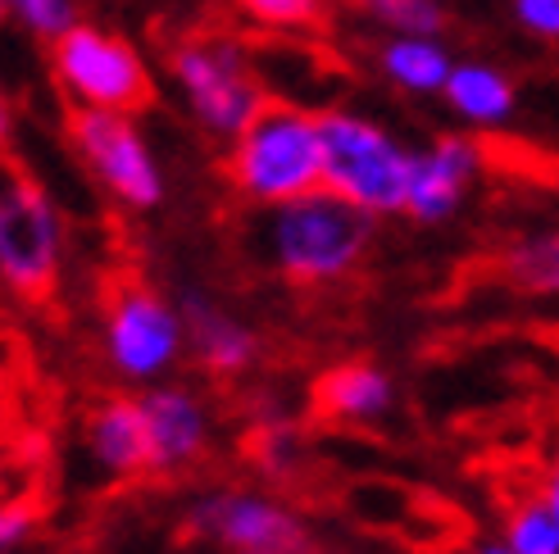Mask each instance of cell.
<instances>
[{"label": "cell", "mask_w": 559, "mask_h": 554, "mask_svg": "<svg viewBox=\"0 0 559 554\" xmlns=\"http://www.w3.org/2000/svg\"><path fill=\"white\" fill-rule=\"evenodd\" d=\"M369 245H373V214L355 209L328 186L287 205H269L255 224L260 264L305 287L342 282L369 255Z\"/></svg>", "instance_id": "cell-1"}, {"label": "cell", "mask_w": 559, "mask_h": 554, "mask_svg": "<svg viewBox=\"0 0 559 554\" xmlns=\"http://www.w3.org/2000/svg\"><path fill=\"white\" fill-rule=\"evenodd\" d=\"M233 186L250 205H287L323 186V123L300 105L269 100L228 155Z\"/></svg>", "instance_id": "cell-2"}, {"label": "cell", "mask_w": 559, "mask_h": 554, "mask_svg": "<svg viewBox=\"0 0 559 554\" xmlns=\"http://www.w3.org/2000/svg\"><path fill=\"white\" fill-rule=\"evenodd\" d=\"M319 123H323V186L373 218L405 214L414 150L401 136L365 115H350V109L319 115Z\"/></svg>", "instance_id": "cell-3"}, {"label": "cell", "mask_w": 559, "mask_h": 554, "mask_svg": "<svg viewBox=\"0 0 559 554\" xmlns=\"http://www.w3.org/2000/svg\"><path fill=\"white\" fill-rule=\"evenodd\" d=\"M169 73L191 109V119L201 132L218 136V142H237L246 123L269 105L255 64L237 37L228 33H201L174 46Z\"/></svg>", "instance_id": "cell-4"}, {"label": "cell", "mask_w": 559, "mask_h": 554, "mask_svg": "<svg viewBox=\"0 0 559 554\" xmlns=\"http://www.w3.org/2000/svg\"><path fill=\"white\" fill-rule=\"evenodd\" d=\"M64 264V218L46 186L19 169H0V282L41 300L60 282Z\"/></svg>", "instance_id": "cell-5"}, {"label": "cell", "mask_w": 559, "mask_h": 554, "mask_svg": "<svg viewBox=\"0 0 559 554\" xmlns=\"http://www.w3.org/2000/svg\"><path fill=\"white\" fill-rule=\"evenodd\" d=\"M55 82L64 87L73 109H119L132 115L151 100V73L119 33L96 23H73L60 41H50Z\"/></svg>", "instance_id": "cell-6"}, {"label": "cell", "mask_w": 559, "mask_h": 554, "mask_svg": "<svg viewBox=\"0 0 559 554\" xmlns=\"http://www.w3.org/2000/svg\"><path fill=\"white\" fill-rule=\"evenodd\" d=\"M100 346L123 382L155 386L187 350L182 304H169L151 287H119L105 304Z\"/></svg>", "instance_id": "cell-7"}, {"label": "cell", "mask_w": 559, "mask_h": 554, "mask_svg": "<svg viewBox=\"0 0 559 554\" xmlns=\"http://www.w3.org/2000/svg\"><path fill=\"white\" fill-rule=\"evenodd\" d=\"M69 142L92 178L128 209H155L164 201V169L146 132L119 109H73Z\"/></svg>", "instance_id": "cell-8"}, {"label": "cell", "mask_w": 559, "mask_h": 554, "mask_svg": "<svg viewBox=\"0 0 559 554\" xmlns=\"http://www.w3.org/2000/svg\"><path fill=\"white\" fill-rule=\"evenodd\" d=\"M187 528L218 550H260V554H296L305 550L300 514L269 491L214 486L187 505Z\"/></svg>", "instance_id": "cell-9"}, {"label": "cell", "mask_w": 559, "mask_h": 554, "mask_svg": "<svg viewBox=\"0 0 559 554\" xmlns=\"http://www.w3.org/2000/svg\"><path fill=\"white\" fill-rule=\"evenodd\" d=\"M142 419L151 441V473H182L210 450V409L191 386H146Z\"/></svg>", "instance_id": "cell-10"}, {"label": "cell", "mask_w": 559, "mask_h": 554, "mask_svg": "<svg viewBox=\"0 0 559 554\" xmlns=\"http://www.w3.org/2000/svg\"><path fill=\"white\" fill-rule=\"evenodd\" d=\"M483 169V146L473 136H437L428 150H414V178L405 214L414 224H445L468 196L473 178Z\"/></svg>", "instance_id": "cell-11"}, {"label": "cell", "mask_w": 559, "mask_h": 554, "mask_svg": "<svg viewBox=\"0 0 559 554\" xmlns=\"http://www.w3.org/2000/svg\"><path fill=\"white\" fill-rule=\"evenodd\" d=\"M82 446H87V459L105 478L151 473V441H146L142 400H132V396L100 400L87 413V423H82Z\"/></svg>", "instance_id": "cell-12"}, {"label": "cell", "mask_w": 559, "mask_h": 554, "mask_svg": "<svg viewBox=\"0 0 559 554\" xmlns=\"http://www.w3.org/2000/svg\"><path fill=\"white\" fill-rule=\"evenodd\" d=\"M182 318H187V341L195 359L214 377H237L260 359V337L250 332V323H241L233 310H223L205 291H187Z\"/></svg>", "instance_id": "cell-13"}, {"label": "cell", "mask_w": 559, "mask_h": 554, "mask_svg": "<svg viewBox=\"0 0 559 554\" xmlns=\"http://www.w3.org/2000/svg\"><path fill=\"white\" fill-rule=\"evenodd\" d=\"M314 405H319L323 419L365 427V423H378L391 413V405H396V382H391L386 369L355 359V364H337L319 377Z\"/></svg>", "instance_id": "cell-14"}, {"label": "cell", "mask_w": 559, "mask_h": 554, "mask_svg": "<svg viewBox=\"0 0 559 554\" xmlns=\"http://www.w3.org/2000/svg\"><path fill=\"white\" fill-rule=\"evenodd\" d=\"M441 96L468 128H500L514 115V82L491 64H455Z\"/></svg>", "instance_id": "cell-15"}, {"label": "cell", "mask_w": 559, "mask_h": 554, "mask_svg": "<svg viewBox=\"0 0 559 554\" xmlns=\"http://www.w3.org/2000/svg\"><path fill=\"white\" fill-rule=\"evenodd\" d=\"M378 69L391 87H401L409 96H441L455 60L445 55V46L437 37L391 33V41H382V50H378Z\"/></svg>", "instance_id": "cell-16"}, {"label": "cell", "mask_w": 559, "mask_h": 554, "mask_svg": "<svg viewBox=\"0 0 559 554\" xmlns=\"http://www.w3.org/2000/svg\"><path fill=\"white\" fill-rule=\"evenodd\" d=\"M506 268L514 277V287L533 291V296H559V232L519 241L506 255Z\"/></svg>", "instance_id": "cell-17"}, {"label": "cell", "mask_w": 559, "mask_h": 554, "mask_svg": "<svg viewBox=\"0 0 559 554\" xmlns=\"http://www.w3.org/2000/svg\"><path fill=\"white\" fill-rule=\"evenodd\" d=\"M359 10L365 19L382 23L386 33H409V37H437L445 27V10L437 0H342Z\"/></svg>", "instance_id": "cell-18"}, {"label": "cell", "mask_w": 559, "mask_h": 554, "mask_svg": "<svg viewBox=\"0 0 559 554\" xmlns=\"http://www.w3.org/2000/svg\"><path fill=\"white\" fill-rule=\"evenodd\" d=\"M506 541L519 554H559V518L550 514V505L542 501H523L510 509L506 518Z\"/></svg>", "instance_id": "cell-19"}, {"label": "cell", "mask_w": 559, "mask_h": 554, "mask_svg": "<svg viewBox=\"0 0 559 554\" xmlns=\"http://www.w3.org/2000/svg\"><path fill=\"white\" fill-rule=\"evenodd\" d=\"M10 5V19L23 23L33 37H46V41H60L78 19V0H5Z\"/></svg>", "instance_id": "cell-20"}, {"label": "cell", "mask_w": 559, "mask_h": 554, "mask_svg": "<svg viewBox=\"0 0 559 554\" xmlns=\"http://www.w3.org/2000/svg\"><path fill=\"white\" fill-rule=\"evenodd\" d=\"M241 10L260 27H310L323 14V0H241Z\"/></svg>", "instance_id": "cell-21"}, {"label": "cell", "mask_w": 559, "mask_h": 554, "mask_svg": "<svg viewBox=\"0 0 559 554\" xmlns=\"http://www.w3.org/2000/svg\"><path fill=\"white\" fill-rule=\"evenodd\" d=\"M260 459L273 468V473H287L300 459V441H296V427L292 423H264L260 432Z\"/></svg>", "instance_id": "cell-22"}, {"label": "cell", "mask_w": 559, "mask_h": 554, "mask_svg": "<svg viewBox=\"0 0 559 554\" xmlns=\"http://www.w3.org/2000/svg\"><path fill=\"white\" fill-rule=\"evenodd\" d=\"M33 532H37V505H27V501L0 505V554L27 545Z\"/></svg>", "instance_id": "cell-23"}, {"label": "cell", "mask_w": 559, "mask_h": 554, "mask_svg": "<svg viewBox=\"0 0 559 554\" xmlns=\"http://www.w3.org/2000/svg\"><path fill=\"white\" fill-rule=\"evenodd\" d=\"M514 19L542 41H559V0H514Z\"/></svg>", "instance_id": "cell-24"}, {"label": "cell", "mask_w": 559, "mask_h": 554, "mask_svg": "<svg viewBox=\"0 0 559 554\" xmlns=\"http://www.w3.org/2000/svg\"><path fill=\"white\" fill-rule=\"evenodd\" d=\"M542 501H546V505H550V514L559 518V459H555L550 478H546V486H542Z\"/></svg>", "instance_id": "cell-25"}, {"label": "cell", "mask_w": 559, "mask_h": 554, "mask_svg": "<svg viewBox=\"0 0 559 554\" xmlns=\"http://www.w3.org/2000/svg\"><path fill=\"white\" fill-rule=\"evenodd\" d=\"M473 554H519V550H514L510 541H487V545H478Z\"/></svg>", "instance_id": "cell-26"}, {"label": "cell", "mask_w": 559, "mask_h": 554, "mask_svg": "<svg viewBox=\"0 0 559 554\" xmlns=\"http://www.w3.org/2000/svg\"><path fill=\"white\" fill-rule=\"evenodd\" d=\"M10 142V105H5V96H0V146Z\"/></svg>", "instance_id": "cell-27"}, {"label": "cell", "mask_w": 559, "mask_h": 554, "mask_svg": "<svg viewBox=\"0 0 559 554\" xmlns=\"http://www.w3.org/2000/svg\"><path fill=\"white\" fill-rule=\"evenodd\" d=\"M10 14V5H5V0H0V19H5Z\"/></svg>", "instance_id": "cell-28"}, {"label": "cell", "mask_w": 559, "mask_h": 554, "mask_svg": "<svg viewBox=\"0 0 559 554\" xmlns=\"http://www.w3.org/2000/svg\"><path fill=\"white\" fill-rule=\"evenodd\" d=\"M228 554H260V550H228Z\"/></svg>", "instance_id": "cell-29"}, {"label": "cell", "mask_w": 559, "mask_h": 554, "mask_svg": "<svg viewBox=\"0 0 559 554\" xmlns=\"http://www.w3.org/2000/svg\"><path fill=\"white\" fill-rule=\"evenodd\" d=\"M0 486H5V468H0Z\"/></svg>", "instance_id": "cell-30"}, {"label": "cell", "mask_w": 559, "mask_h": 554, "mask_svg": "<svg viewBox=\"0 0 559 554\" xmlns=\"http://www.w3.org/2000/svg\"><path fill=\"white\" fill-rule=\"evenodd\" d=\"M296 554H305V550H296Z\"/></svg>", "instance_id": "cell-31"}]
</instances>
